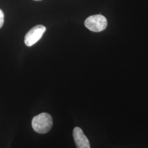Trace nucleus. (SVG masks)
Segmentation results:
<instances>
[{"mask_svg": "<svg viewBox=\"0 0 148 148\" xmlns=\"http://www.w3.org/2000/svg\"><path fill=\"white\" fill-rule=\"evenodd\" d=\"M53 126V120L48 113L42 112L34 117L32 120V127L35 131L40 134L48 132Z\"/></svg>", "mask_w": 148, "mask_h": 148, "instance_id": "f257e3e1", "label": "nucleus"}, {"mask_svg": "<svg viewBox=\"0 0 148 148\" xmlns=\"http://www.w3.org/2000/svg\"><path fill=\"white\" fill-rule=\"evenodd\" d=\"M4 23V13L0 9V28L3 26Z\"/></svg>", "mask_w": 148, "mask_h": 148, "instance_id": "39448f33", "label": "nucleus"}, {"mask_svg": "<svg viewBox=\"0 0 148 148\" xmlns=\"http://www.w3.org/2000/svg\"><path fill=\"white\" fill-rule=\"evenodd\" d=\"M34 1H41V0H34Z\"/></svg>", "mask_w": 148, "mask_h": 148, "instance_id": "423d86ee", "label": "nucleus"}, {"mask_svg": "<svg viewBox=\"0 0 148 148\" xmlns=\"http://www.w3.org/2000/svg\"><path fill=\"white\" fill-rule=\"evenodd\" d=\"M107 25L108 22L106 17L101 14L90 16L85 21V27L93 32H101L104 30Z\"/></svg>", "mask_w": 148, "mask_h": 148, "instance_id": "f03ea898", "label": "nucleus"}, {"mask_svg": "<svg viewBox=\"0 0 148 148\" xmlns=\"http://www.w3.org/2000/svg\"><path fill=\"white\" fill-rule=\"evenodd\" d=\"M46 30V27L42 25H38L33 27L27 32L24 42L27 46L30 47L38 42L42 37Z\"/></svg>", "mask_w": 148, "mask_h": 148, "instance_id": "7ed1b4c3", "label": "nucleus"}, {"mask_svg": "<svg viewBox=\"0 0 148 148\" xmlns=\"http://www.w3.org/2000/svg\"><path fill=\"white\" fill-rule=\"evenodd\" d=\"M73 136L77 148H90L88 138L79 127L74 128Z\"/></svg>", "mask_w": 148, "mask_h": 148, "instance_id": "20e7f679", "label": "nucleus"}]
</instances>
